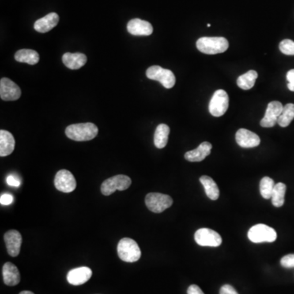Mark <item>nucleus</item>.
<instances>
[{
    "instance_id": "nucleus-25",
    "label": "nucleus",
    "mask_w": 294,
    "mask_h": 294,
    "mask_svg": "<svg viewBox=\"0 0 294 294\" xmlns=\"http://www.w3.org/2000/svg\"><path fill=\"white\" fill-rule=\"evenodd\" d=\"M258 77V74L255 70H249L247 73L243 74L239 76L237 80V85L241 89L249 90L253 88L255 84L256 80Z\"/></svg>"
},
{
    "instance_id": "nucleus-16",
    "label": "nucleus",
    "mask_w": 294,
    "mask_h": 294,
    "mask_svg": "<svg viewBox=\"0 0 294 294\" xmlns=\"http://www.w3.org/2000/svg\"><path fill=\"white\" fill-rule=\"evenodd\" d=\"M92 275V270L87 266L75 268L68 272L67 281L72 285H81L88 282Z\"/></svg>"
},
{
    "instance_id": "nucleus-7",
    "label": "nucleus",
    "mask_w": 294,
    "mask_h": 294,
    "mask_svg": "<svg viewBox=\"0 0 294 294\" xmlns=\"http://www.w3.org/2000/svg\"><path fill=\"white\" fill-rule=\"evenodd\" d=\"M174 201L167 194L150 193L145 196V205L151 212L160 213L172 206Z\"/></svg>"
},
{
    "instance_id": "nucleus-12",
    "label": "nucleus",
    "mask_w": 294,
    "mask_h": 294,
    "mask_svg": "<svg viewBox=\"0 0 294 294\" xmlns=\"http://www.w3.org/2000/svg\"><path fill=\"white\" fill-rule=\"evenodd\" d=\"M21 95V90L14 82L8 78L0 80V96L4 101L18 100Z\"/></svg>"
},
{
    "instance_id": "nucleus-30",
    "label": "nucleus",
    "mask_w": 294,
    "mask_h": 294,
    "mask_svg": "<svg viewBox=\"0 0 294 294\" xmlns=\"http://www.w3.org/2000/svg\"><path fill=\"white\" fill-rule=\"evenodd\" d=\"M280 264L284 268L294 267V254H288L282 257Z\"/></svg>"
},
{
    "instance_id": "nucleus-36",
    "label": "nucleus",
    "mask_w": 294,
    "mask_h": 294,
    "mask_svg": "<svg viewBox=\"0 0 294 294\" xmlns=\"http://www.w3.org/2000/svg\"><path fill=\"white\" fill-rule=\"evenodd\" d=\"M19 294H35L33 292H31V291H22V292H20Z\"/></svg>"
},
{
    "instance_id": "nucleus-29",
    "label": "nucleus",
    "mask_w": 294,
    "mask_h": 294,
    "mask_svg": "<svg viewBox=\"0 0 294 294\" xmlns=\"http://www.w3.org/2000/svg\"><path fill=\"white\" fill-rule=\"evenodd\" d=\"M280 52L285 55L294 56V41L291 39H284L280 42Z\"/></svg>"
},
{
    "instance_id": "nucleus-11",
    "label": "nucleus",
    "mask_w": 294,
    "mask_h": 294,
    "mask_svg": "<svg viewBox=\"0 0 294 294\" xmlns=\"http://www.w3.org/2000/svg\"><path fill=\"white\" fill-rule=\"evenodd\" d=\"M284 106L281 102L274 101L270 102L265 110V116L261 119L260 125L263 128H272L278 124V119L283 111Z\"/></svg>"
},
{
    "instance_id": "nucleus-22",
    "label": "nucleus",
    "mask_w": 294,
    "mask_h": 294,
    "mask_svg": "<svg viewBox=\"0 0 294 294\" xmlns=\"http://www.w3.org/2000/svg\"><path fill=\"white\" fill-rule=\"evenodd\" d=\"M15 60L21 63L35 65L39 62V55L32 49H20L15 53Z\"/></svg>"
},
{
    "instance_id": "nucleus-3",
    "label": "nucleus",
    "mask_w": 294,
    "mask_h": 294,
    "mask_svg": "<svg viewBox=\"0 0 294 294\" xmlns=\"http://www.w3.org/2000/svg\"><path fill=\"white\" fill-rule=\"evenodd\" d=\"M117 252L119 258L126 262L138 261L141 256V249L137 242L130 238H124L118 242Z\"/></svg>"
},
{
    "instance_id": "nucleus-17",
    "label": "nucleus",
    "mask_w": 294,
    "mask_h": 294,
    "mask_svg": "<svg viewBox=\"0 0 294 294\" xmlns=\"http://www.w3.org/2000/svg\"><path fill=\"white\" fill-rule=\"evenodd\" d=\"M58 22H59V16L56 12H51L36 20L34 28L37 32L47 33L57 27Z\"/></svg>"
},
{
    "instance_id": "nucleus-23",
    "label": "nucleus",
    "mask_w": 294,
    "mask_h": 294,
    "mask_svg": "<svg viewBox=\"0 0 294 294\" xmlns=\"http://www.w3.org/2000/svg\"><path fill=\"white\" fill-rule=\"evenodd\" d=\"M200 182L204 186V190L208 198L212 200H216L219 198L220 190L213 179L208 176H202L200 178Z\"/></svg>"
},
{
    "instance_id": "nucleus-35",
    "label": "nucleus",
    "mask_w": 294,
    "mask_h": 294,
    "mask_svg": "<svg viewBox=\"0 0 294 294\" xmlns=\"http://www.w3.org/2000/svg\"><path fill=\"white\" fill-rule=\"evenodd\" d=\"M187 294H204L201 288L195 284H192L187 289Z\"/></svg>"
},
{
    "instance_id": "nucleus-27",
    "label": "nucleus",
    "mask_w": 294,
    "mask_h": 294,
    "mask_svg": "<svg viewBox=\"0 0 294 294\" xmlns=\"http://www.w3.org/2000/svg\"><path fill=\"white\" fill-rule=\"evenodd\" d=\"M294 118V104L288 103L286 104L283 108L280 116L278 119V124L282 128H286L290 125Z\"/></svg>"
},
{
    "instance_id": "nucleus-19",
    "label": "nucleus",
    "mask_w": 294,
    "mask_h": 294,
    "mask_svg": "<svg viewBox=\"0 0 294 294\" xmlns=\"http://www.w3.org/2000/svg\"><path fill=\"white\" fill-rule=\"evenodd\" d=\"M3 277L4 284L15 286L20 283V276L18 269L12 262H6L3 266Z\"/></svg>"
},
{
    "instance_id": "nucleus-2",
    "label": "nucleus",
    "mask_w": 294,
    "mask_h": 294,
    "mask_svg": "<svg viewBox=\"0 0 294 294\" xmlns=\"http://www.w3.org/2000/svg\"><path fill=\"white\" fill-rule=\"evenodd\" d=\"M196 47L201 53L212 55L227 51L229 43L223 37H202L196 42Z\"/></svg>"
},
{
    "instance_id": "nucleus-28",
    "label": "nucleus",
    "mask_w": 294,
    "mask_h": 294,
    "mask_svg": "<svg viewBox=\"0 0 294 294\" xmlns=\"http://www.w3.org/2000/svg\"><path fill=\"white\" fill-rule=\"evenodd\" d=\"M276 186L274 180L269 177H264L260 182V192L261 194L265 200L272 199L274 187Z\"/></svg>"
},
{
    "instance_id": "nucleus-18",
    "label": "nucleus",
    "mask_w": 294,
    "mask_h": 294,
    "mask_svg": "<svg viewBox=\"0 0 294 294\" xmlns=\"http://www.w3.org/2000/svg\"><path fill=\"white\" fill-rule=\"evenodd\" d=\"M212 145L208 141L201 143L196 149L187 151L185 154V159L190 162H200L210 155Z\"/></svg>"
},
{
    "instance_id": "nucleus-20",
    "label": "nucleus",
    "mask_w": 294,
    "mask_h": 294,
    "mask_svg": "<svg viewBox=\"0 0 294 294\" xmlns=\"http://www.w3.org/2000/svg\"><path fill=\"white\" fill-rule=\"evenodd\" d=\"M62 61L70 69H79L87 62V56L84 53H66L62 57Z\"/></svg>"
},
{
    "instance_id": "nucleus-34",
    "label": "nucleus",
    "mask_w": 294,
    "mask_h": 294,
    "mask_svg": "<svg viewBox=\"0 0 294 294\" xmlns=\"http://www.w3.org/2000/svg\"><path fill=\"white\" fill-rule=\"evenodd\" d=\"M13 202V196L10 194H4L0 197V203L2 205H9Z\"/></svg>"
},
{
    "instance_id": "nucleus-26",
    "label": "nucleus",
    "mask_w": 294,
    "mask_h": 294,
    "mask_svg": "<svg viewBox=\"0 0 294 294\" xmlns=\"http://www.w3.org/2000/svg\"><path fill=\"white\" fill-rule=\"evenodd\" d=\"M285 184L279 182L274 187L272 196V203L276 208H280L284 204V196L286 193Z\"/></svg>"
},
{
    "instance_id": "nucleus-33",
    "label": "nucleus",
    "mask_w": 294,
    "mask_h": 294,
    "mask_svg": "<svg viewBox=\"0 0 294 294\" xmlns=\"http://www.w3.org/2000/svg\"><path fill=\"white\" fill-rule=\"evenodd\" d=\"M220 294H239L237 292L235 288H233L232 286L229 285V284H225L220 289Z\"/></svg>"
},
{
    "instance_id": "nucleus-10",
    "label": "nucleus",
    "mask_w": 294,
    "mask_h": 294,
    "mask_svg": "<svg viewBox=\"0 0 294 294\" xmlns=\"http://www.w3.org/2000/svg\"><path fill=\"white\" fill-rule=\"evenodd\" d=\"M55 187L59 191L69 193L76 190V181L73 174L68 170L61 169L57 172L54 179Z\"/></svg>"
},
{
    "instance_id": "nucleus-5",
    "label": "nucleus",
    "mask_w": 294,
    "mask_h": 294,
    "mask_svg": "<svg viewBox=\"0 0 294 294\" xmlns=\"http://www.w3.org/2000/svg\"><path fill=\"white\" fill-rule=\"evenodd\" d=\"M146 76L150 80L159 81L167 89L173 88L175 85L176 78L173 71L159 65H153L148 68L146 70Z\"/></svg>"
},
{
    "instance_id": "nucleus-13",
    "label": "nucleus",
    "mask_w": 294,
    "mask_h": 294,
    "mask_svg": "<svg viewBox=\"0 0 294 294\" xmlns=\"http://www.w3.org/2000/svg\"><path fill=\"white\" fill-rule=\"evenodd\" d=\"M235 140L237 144L243 148H253L259 145L261 142V139L258 135L245 129H240L237 131Z\"/></svg>"
},
{
    "instance_id": "nucleus-6",
    "label": "nucleus",
    "mask_w": 294,
    "mask_h": 294,
    "mask_svg": "<svg viewBox=\"0 0 294 294\" xmlns=\"http://www.w3.org/2000/svg\"><path fill=\"white\" fill-rule=\"evenodd\" d=\"M132 180L125 175L114 176L103 182L101 186V190L104 195H110L115 190H125L131 186Z\"/></svg>"
},
{
    "instance_id": "nucleus-4",
    "label": "nucleus",
    "mask_w": 294,
    "mask_h": 294,
    "mask_svg": "<svg viewBox=\"0 0 294 294\" xmlns=\"http://www.w3.org/2000/svg\"><path fill=\"white\" fill-rule=\"evenodd\" d=\"M248 237L253 243H272L277 239V233L267 225L257 224L249 229Z\"/></svg>"
},
{
    "instance_id": "nucleus-21",
    "label": "nucleus",
    "mask_w": 294,
    "mask_h": 294,
    "mask_svg": "<svg viewBox=\"0 0 294 294\" xmlns=\"http://www.w3.org/2000/svg\"><path fill=\"white\" fill-rule=\"evenodd\" d=\"M15 148V139L12 133L6 130L0 131V156L11 155Z\"/></svg>"
},
{
    "instance_id": "nucleus-9",
    "label": "nucleus",
    "mask_w": 294,
    "mask_h": 294,
    "mask_svg": "<svg viewBox=\"0 0 294 294\" xmlns=\"http://www.w3.org/2000/svg\"><path fill=\"white\" fill-rule=\"evenodd\" d=\"M194 240L204 247H218L223 243L218 233L208 228L199 229L194 234Z\"/></svg>"
},
{
    "instance_id": "nucleus-1",
    "label": "nucleus",
    "mask_w": 294,
    "mask_h": 294,
    "mask_svg": "<svg viewBox=\"0 0 294 294\" xmlns=\"http://www.w3.org/2000/svg\"><path fill=\"white\" fill-rule=\"evenodd\" d=\"M98 129L92 122L76 124L65 129V135L76 141H90L97 136Z\"/></svg>"
},
{
    "instance_id": "nucleus-15",
    "label": "nucleus",
    "mask_w": 294,
    "mask_h": 294,
    "mask_svg": "<svg viewBox=\"0 0 294 294\" xmlns=\"http://www.w3.org/2000/svg\"><path fill=\"white\" fill-rule=\"evenodd\" d=\"M127 29L131 35L137 36H148L153 33V27L151 23L138 18L131 20Z\"/></svg>"
},
{
    "instance_id": "nucleus-24",
    "label": "nucleus",
    "mask_w": 294,
    "mask_h": 294,
    "mask_svg": "<svg viewBox=\"0 0 294 294\" xmlns=\"http://www.w3.org/2000/svg\"><path fill=\"white\" fill-rule=\"evenodd\" d=\"M169 127L164 124L158 125L155 129V137H154V143L155 146L159 149H163L166 146L168 140L169 135Z\"/></svg>"
},
{
    "instance_id": "nucleus-31",
    "label": "nucleus",
    "mask_w": 294,
    "mask_h": 294,
    "mask_svg": "<svg viewBox=\"0 0 294 294\" xmlns=\"http://www.w3.org/2000/svg\"><path fill=\"white\" fill-rule=\"evenodd\" d=\"M7 183H8V186L18 187L20 185V180L16 176L9 175L7 178Z\"/></svg>"
},
{
    "instance_id": "nucleus-14",
    "label": "nucleus",
    "mask_w": 294,
    "mask_h": 294,
    "mask_svg": "<svg viewBox=\"0 0 294 294\" xmlns=\"http://www.w3.org/2000/svg\"><path fill=\"white\" fill-rule=\"evenodd\" d=\"M4 240L6 243L7 250L11 257H17L20 251L22 243V237L19 231L11 230L4 235Z\"/></svg>"
},
{
    "instance_id": "nucleus-8",
    "label": "nucleus",
    "mask_w": 294,
    "mask_h": 294,
    "mask_svg": "<svg viewBox=\"0 0 294 294\" xmlns=\"http://www.w3.org/2000/svg\"><path fill=\"white\" fill-rule=\"evenodd\" d=\"M229 106L228 94L223 89L216 90L209 102L208 110L212 116H223Z\"/></svg>"
},
{
    "instance_id": "nucleus-32",
    "label": "nucleus",
    "mask_w": 294,
    "mask_h": 294,
    "mask_svg": "<svg viewBox=\"0 0 294 294\" xmlns=\"http://www.w3.org/2000/svg\"><path fill=\"white\" fill-rule=\"evenodd\" d=\"M287 80H288V88L290 91L294 92V69H290L287 73Z\"/></svg>"
},
{
    "instance_id": "nucleus-37",
    "label": "nucleus",
    "mask_w": 294,
    "mask_h": 294,
    "mask_svg": "<svg viewBox=\"0 0 294 294\" xmlns=\"http://www.w3.org/2000/svg\"><path fill=\"white\" fill-rule=\"evenodd\" d=\"M207 27H211V24H207Z\"/></svg>"
}]
</instances>
